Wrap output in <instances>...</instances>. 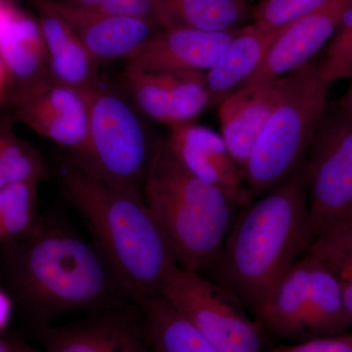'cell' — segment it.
<instances>
[{
	"label": "cell",
	"mask_w": 352,
	"mask_h": 352,
	"mask_svg": "<svg viewBox=\"0 0 352 352\" xmlns=\"http://www.w3.org/2000/svg\"><path fill=\"white\" fill-rule=\"evenodd\" d=\"M292 23L274 25L254 21L252 24L240 28L219 61L206 74L208 107L220 105L254 75L271 46Z\"/></svg>",
	"instance_id": "obj_17"
},
{
	"label": "cell",
	"mask_w": 352,
	"mask_h": 352,
	"mask_svg": "<svg viewBox=\"0 0 352 352\" xmlns=\"http://www.w3.org/2000/svg\"><path fill=\"white\" fill-rule=\"evenodd\" d=\"M302 170L314 239L333 224L352 219V119L339 105L326 109Z\"/></svg>",
	"instance_id": "obj_8"
},
{
	"label": "cell",
	"mask_w": 352,
	"mask_h": 352,
	"mask_svg": "<svg viewBox=\"0 0 352 352\" xmlns=\"http://www.w3.org/2000/svg\"><path fill=\"white\" fill-rule=\"evenodd\" d=\"M6 186V183H4L3 179H2L1 175H0V188Z\"/></svg>",
	"instance_id": "obj_37"
},
{
	"label": "cell",
	"mask_w": 352,
	"mask_h": 352,
	"mask_svg": "<svg viewBox=\"0 0 352 352\" xmlns=\"http://www.w3.org/2000/svg\"><path fill=\"white\" fill-rule=\"evenodd\" d=\"M264 352H352V330L339 335L302 340Z\"/></svg>",
	"instance_id": "obj_30"
},
{
	"label": "cell",
	"mask_w": 352,
	"mask_h": 352,
	"mask_svg": "<svg viewBox=\"0 0 352 352\" xmlns=\"http://www.w3.org/2000/svg\"><path fill=\"white\" fill-rule=\"evenodd\" d=\"M307 254L310 256V292L307 340L351 331L352 323L337 277L325 264Z\"/></svg>",
	"instance_id": "obj_23"
},
{
	"label": "cell",
	"mask_w": 352,
	"mask_h": 352,
	"mask_svg": "<svg viewBox=\"0 0 352 352\" xmlns=\"http://www.w3.org/2000/svg\"><path fill=\"white\" fill-rule=\"evenodd\" d=\"M39 183L17 182L2 188L0 198V245L19 242L38 226Z\"/></svg>",
	"instance_id": "obj_24"
},
{
	"label": "cell",
	"mask_w": 352,
	"mask_h": 352,
	"mask_svg": "<svg viewBox=\"0 0 352 352\" xmlns=\"http://www.w3.org/2000/svg\"><path fill=\"white\" fill-rule=\"evenodd\" d=\"M12 314V300L6 291L0 289V333L8 325Z\"/></svg>",
	"instance_id": "obj_32"
},
{
	"label": "cell",
	"mask_w": 352,
	"mask_h": 352,
	"mask_svg": "<svg viewBox=\"0 0 352 352\" xmlns=\"http://www.w3.org/2000/svg\"><path fill=\"white\" fill-rule=\"evenodd\" d=\"M168 129V147L187 170L223 191L238 207L252 203L244 173L221 134L193 122L173 124Z\"/></svg>",
	"instance_id": "obj_13"
},
{
	"label": "cell",
	"mask_w": 352,
	"mask_h": 352,
	"mask_svg": "<svg viewBox=\"0 0 352 352\" xmlns=\"http://www.w3.org/2000/svg\"><path fill=\"white\" fill-rule=\"evenodd\" d=\"M11 352H41L28 346L27 344L22 342H13L10 344Z\"/></svg>",
	"instance_id": "obj_35"
},
{
	"label": "cell",
	"mask_w": 352,
	"mask_h": 352,
	"mask_svg": "<svg viewBox=\"0 0 352 352\" xmlns=\"http://www.w3.org/2000/svg\"><path fill=\"white\" fill-rule=\"evenodd\" d=\"M205 76H183L126 66L122 85L144 117L170 126L193 122L208 107Z\"/></svg>",
	"instance_id": "obj_10"
},
{
	"label": "cell",
	"mask_w": 352,
	"mask_h": 352,
	"mask_svg": "<svg viewBox=\"0 0 352 352\" xmlns=\"http://www.w3.org/2000/svg\"><path fill=\"white\" fill-rule=\"evenodd\" d=\"M8 106L14 119L71 154L85 150L89 129V104L85 92L48 78L14 92Z\"/></svg>",
	"instance_id": "obj_9"
},
{
	"label": "cell",
	"mask_w": 352,
	"mask_h": 352,
	"mask_svg": "<svg viewBox=\"0 0 352 352\" xmlns=\"http://www.w3.org/2000/svg\"><path fill=\"white\" fill-rule=\"evenodd\" d=\"M245 1H247L248 3H249L250 1H252V0H245Z\"/></svg>",
	"instance_id": "obj_38"
},
{
	"label": "cell",
	"mask_w": 352,
	"mask_h": 352,
	"mask_svg": "<svg viewBox=\"0 0 352 352\" xmlns=\"http://www.w3.org/2000/svg\"><path fill=\"white\" fill-rule=\"evenodd\" d=\"M11 95V82L6 65L0 58V108L8 106Z\"/></svg>",
	"instance_id": "obj_31"
},
{
	"label": "cell",
	"mask_w": 352,
	"mask_h": 352,
	"mask_svg": "<svg viewBox=\"0 0 352 352\" xmlns=\"http://www.w3.org/2000/svg\"><path fill=\"white\" fill-rule=\"evenodd\" d=\"M2 248L11 286L38 320L135 305L94 243L61 219L41 217L29 236Z\"/></svg>",
	"instance_id": "obj_1"
},
{
	"label": "cell",
	"mask_w": 352,
	"mask_h": 352,
	"mask_svg": "<svg viewBox=\"0 0 352 352\" xmlns=\"http://www.w3.org/2000/svg\"><path fill=\"white\" fill-rule=\"evenodd\" d=\"M351 78V82H349V87L347 88L346 94L340 99L338 105H339L342 112L352 119V76Z\"/></svg>",
	"instance_id": "obj_34"
},
{
	"label": "cell",
	"mask_w": 352,
	"mask_h": 352,
	"mask_svg": "<svg viewBox=\"0 0 352 352\" xmlns=\"http://www.w3.org/2000/svg\"><path fill=\"white\" fill-rule=\"evenodd\" d=\"M240 28L208 32L193 29H162L152 34L127 66L183 76H204L219 61Z\"/></svg>",
	"instance_id": "obj_12"
},
{
	"label": "cell",
	"mask_w": 352,
	"mask_h": 352,
	"mask_svg": "<svg viewBox=\"0 0 352 352\" xmlns=\"http://www.w3.org/2000/svg\"><path fill=\"white\" fill-rule=\"evenodd\" d=\"M60 1L83 7V8L103 11V12L146 18V19L154 21L159 25L156 6L153 0H60Z\"/></svg>",
	"instance_id": "obj_29"
},
{
	"label": "cell",
	"mask_w": 352,
	"mask_h": 352,
	"mask_svg": "<svg viewBox=\"0 0 352 352\" xmlns=\"http://www.w3.org/2000/svg\"><path fill=\"white\" fill-rule=\"evenodd\" d=\"M73 30L97 60L129 59L154 32L162 30L146 18L83 8L60 0H43Z\"/></svg>",
	"instance_id": "obj_14"
},
{
	"label": "cell",
	"mask_w": 352,
	"mask_h": 352,
	"mask_svg": "<svg viewBox=\"0 0 352 352\" xmlns=\"http://www.w3.org/2000/svg\"><path fill=\"white\" fill-rule=\"evenodd\" d=\"M161 29H193L221 32L250 19L245 0H153Z\"/></svg>",
	"instance_id": "obj_21"
},
{
	"label": "cell",
	"mask_w": 352,
	"mask_h": 352,
	"mask_svg": "<svg viewBox=\"0 0 352 352\" xmlns=\"http://www.w3.org/2000/svg\"><path fill=\"white\" fill-rule=\"evenodd\" d=\"M161 296L221 352H264L263 330L224 285L173 264Z\"/></svg>",
	"instance_id": "obj_7"
},
{
	"label": "cell",
	"mask_w": 352,
	"mask_h": 352,
	"mask_svg": "<svg viewBox=\"0 0 352 352\" xmlns=\"http://www.w3.org/2000/svg\"><path fill=\"white\" fill-rule=\"evenodd\" d=\"M331 0H259L250 7V19L283 25L314 12Z\"/></svg>",
	"instance_id": "obj_28"
},
{
	"label": "cell",
	"mask_w": 352,
	"mask_h": 352,
	"mask_svg": "<svg viewBox=\"0 0 352 352\" xmlns=\"http://www.w3.org/2000/svg\"><path fill=\"white\" fill-rule=\"evenodd\" d=\"M0 58L10 78L11 94L50 78L38 22L19 11L0 30Z\"/></svg>",
	"instance_id": "obj_20"
},
{
	"label": "cell",
	"mask_w": 352,
	"mask_h": 352,
	"mask_svg": "<svg viewBox=\"0 0 352 352\" xmlns=\"http://www.w3.org/2000/svg\"><path fill=\"white\" fill-rule=\"evenodd\" d=\"M0 352H11L10 344L0 339Z\"/></svg>",
	"instance_id": "obj_36"
},
{
	"label": "cell",
	"mask_w": 352,
	"mask_h": 352,
	"mask_svg": "<svg viewBox=\"0 0 352 352\" xmlns=\"http://www.w3.org/2000/svg\"><path fill=\"white\" fill-rule=\"evenodd\" d=\"M143 195L176 264L205 274L219 258L239 207L217 186L187 170L166 139L157 144Z\"/></svg>",
	"instance_id": "obj_4"
},
{
	"label": "cell",
	"mask_w": 352,
	"mask_h": 352,
	"mask_svg": "<svg viewBox=\"0 0 352 352\" xmlns=\"http://www.w3.org/2000/svg\"><path fill=\"white\" fill-rule=\"evenodd\" d=\"M48 54L50 75L55 82L87 92L100 85V62L87 50L73 30L43 0H34Z\"/></svg>",
	"instance_id": "obj_18"
},
{
	"label": "cell",
	"mask_w": 352,
	"mask_h": 352,
	"mask_svg": "<svg viewBox=\"0 0 352 352\" xmlns=\"http://www.w3.org/2000/svg\"><path fill=\"white\" fill-rule=\"evenodd\" d=\"M285 76L240 88L219 105L221 136L244 173L245 164L281 96Z\"/></svg>",
	"instance_id": "obj_16"
},
{
	"label": "cell",
	"mask_w": 352,
	"mask_h": 352,
	"mask_svg": "<svg viewBox=\"0 0 352 352\" xmlns=\"http://www.w3.org/2000/svg\"><path fill=\"white\" fill-rule=\"evenodd\" d=\"M46 352H151L138 305L95 310L85 320L43 327Z\"/></svg>",
	"instance_id": "obj_11"
},
{
	"label": "cell",
	"mask_w": 352,
	"mask_h": 352,
	"mask_svg": "<svg viewBox=\"0 0 352 352\" xmlns=\"http://www.w3.org/2000/svg\"><path fill=\"white\" fill-rule=\"evenodd\" d=\"M312 240L302 166L243 208L219 258L203 275L230 289L256 317Z\"/></svg>",
	"instance_id": "obj_2"
},
{
	"label": "cell",
	"mask_w": 352,
	"mask_h": 352,
	"mask_svg": "<svg viewBox=\"0 0 352 352\" xmlns=\"http://www.w3.org/2000/svg\"><path fill=\"white\" fill-rule=\"evenodd\" d=\"M322 59L314 60L285 76L281 96L271 113L244 168L252 201L294 175L328 107L329 83Z\"/></svg>",
	"instance_id": "obj_5"
},
{
	"label": "cell",
	"mask_w": 352,
	"mask_h": 352,
	"mask_svg": "<svg viewBox=\"0 0 352 352\" xmlns=\"http://www.w3.org/2000/svg\"><path fill=\"white\" fill-rule=\"evenodd\" d=\"M307 252L337 277L352 323V219L329 227L314 238Z\"/></svg>",
	"instance_id": "obj_25"
},
{
	"label": "cell",
	"mask_w": 352,
	"mask_h": 352,
	"mask_svg": "<svg viewBox=\"0 0 352 352\" xmlns=\"http://www.w3.org/2000/svg\"><path fill=\"white\" fill-rule=\"evenodd\" d=\"M13 116L0 119V175L6 185L17 182L41 183L48 170L39 153L14 133Z\"/></svg>",
	"instance_id": "obj_26"
},
{
	"label": "cell",
	"mask_w": 352,
	"mask_h": 352,
	"mask_svg": "<svg viewBox=\"0 0 352 352\" xmlns=\"http://www.w3.org/2000/svg\"><path fill=\"white\" fill-rule=\"evenodd\" d=\"M58 183L133 302L161 296L164 275L176 261L144 197L111 184L69 160L58 170Z\"/></svg>",
	"instance_id": "obj_3"
},
{
	"label": "cell",
	"mask_w": 352,
	"mask_h": 352,
	"mask_svg": "<svg viewBox=\"0 0 352 352\" xmlns=\"http://www.w3.org/2000/svg\"><path fill=\"white\" fill-rule=\"evenodd\" d=\"M136 305L151 352H221L163 296Z\"/></svg>",
	"instance_id": "obj_22"
},
{
	"label": "cell",
	"mask_w": 352,
	"mask_h": 352,
	"mask_svg": "<svg viewBox=\"0 0 352 352\" xmlns=\"http://www.w3.org/2000/svg\"><path fill=\"white\" fill-rule=\"evenodd\" d=\"M309 292L310 256L305 252L281 278L254 320L280 339L307 340Z\"/></svg>",
	"instance_id": "obj_19"
},
{
	"label": "cell",
	"mask_w": 352,
	"mask_h": 352,
	"mask_svg": "<svg viewBox=\"0 0 352 352\" xmlns=\"http://www.w3.org/2000/svg\"><path fill=\"white\" fill-rule=\"evenodd\" d=\"M17 11L6 0H0V30L13 17L14 14Z\"/></svg>",
	"instance_id": "obj_33"
},
{
	"label": "cell",
	"mask_w": 352,
	"mask_h": 352,
	"mask_svg": "<svg viewBox=\"0 0 352 352\" xmlns=\"http://www.w3.org/2000/svg\"><path fill=\"white\" fill-rule=\"evenodd\" d=\"M322 75L329 83L352 76V2L322 58Z\"/></svg>",
	"instance_id": "obj_27"
},
{
	"label": "cell",
	"mask_w": 352,
	"mask_h": 352,
	"mask_svg": "<svg viewBox=\"0 0 352 352\" xmlns=\"http://www.w3.org/2000/svg\"><path fill=\"white\" fill-rule=\"evenodd\" d=\"M89 129L87 145L69 161L135 195L143 187L160 140L124 87L100 83L87 92Z\"/></svg>",
	"instance_id": "obj_6"
},
{
	"label": "cell",
	"mask_w": 352,
	"mask_h": 352,
	"mask_svg": "<svg viewBox=\"0 0 352 352\" xmlns=\"http://www.w3.org/2000/svg\"><path fill=\"white\" fill-rule=\"evenodd\" d=\"M351 2L352 0H331L292 23L271 46L259 68L240 88L273 82L314 60L321 48L332 39Z\"/></svg>",
	"instance_id": "obj_15"
}]
</instances>
